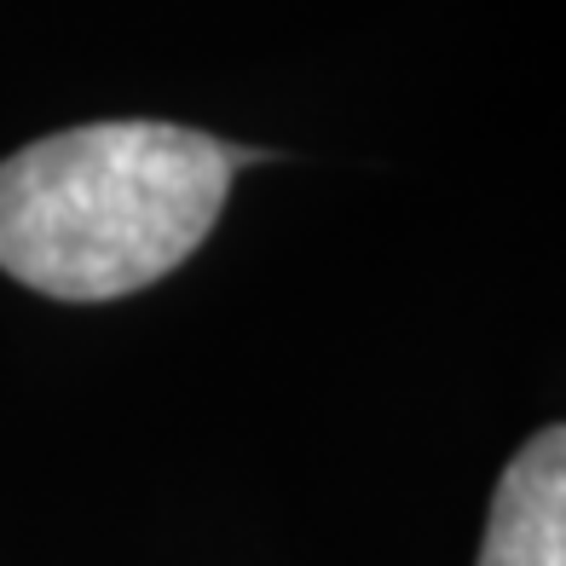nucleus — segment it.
I'll list each match as a JSON object with an SVG mask.
<instances>
[{
    "instance_id": "2",
    "label": "nucleus",
    "mask_w": 566,
    "mask_h": 566,
    "mask_svg": "<svg viewBox=\"0 0 566 566\" xmlns=\"http://www.w3.org/2000/svg\"><path fill=\"white\" fill-rule=\"evenodd\" d=\"M480 566H566V433L544 428L497 480Z\"/></svg>"
},
{
    "instance_id": "1",
    "label": "nucleus",
    "mask_w": 566,
    "mask_h": 566,
    "mask_svg": "<svg viewBox=\"0 0 566 566\" xmlns=\"http://www.w3.org/2000/svg\"><path fill=\"white\" fill-rule=\"evenodd\" d=\"M231 191L226 145L174 122H87L0 163V272L53 301L168 277Z\"/></svg>"
}]
</instances>
